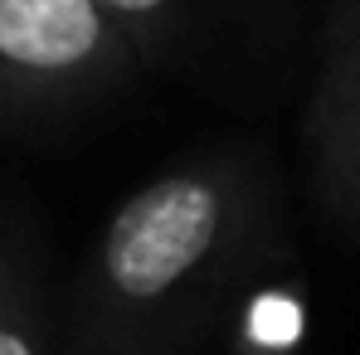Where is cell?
<instances>
[{
    "label": "cell",
    "mask_w": 360,
    "mask_h": 355,
    "mask_svg": "<svg viewBox=\"0 0 360 355\" xmlns=\"http://www.w3.org/2000/svg\"><path fill=\"white\" fill-rule=\"evenodd\" d=\"M302 146L311 200L341 229H360V0H331Z\"/></svg>",
    "instance_id": "3"
},
{
    "label": "cell",
    "mask_w": 360,
    "mask_h": 355,
    "mask_svg": "<svg viewBox=\"0 0 360 355\" xmlns=\"http://www.w3.org/2000/svg\"><path fill=\"white\" fill-rule=\"evenodd\" d=\"M273 234V190L205 156L127 195L63 302V355H200Z\"/></svg>",
    "instance_id": "1"
},
{
    "label": "cell",
    "mask_w": 360,
    "mask_h": 355,
    "mask_svg": "<svg viewBox=\"0 0 360 355\" xmlns=\"http://www.w3.org/2000/svg\"><path fill=\"white\" fill-rule=\"evenodd\" d=\"M103 5L122 20V30L141 44L146 34H156V30L176 25L180 15H190L200 0H103Z\"/></svg>",
    "instance_id": "5"
},
{
    "label": "cell",
    "mask_w": 360,
    "mask_h": 355,
    "mask_svg": "<svg viewBox=\"0 0 360 355\" xmlns=\"http://www.w3.org/2000/svg\"><path fill=\"white\" fill-rule=\"evenodd\" d=\"M0 355H63V302L30 219L0 205Z\"/></svg>",
    "instance_id": "4"
},
{
    "label": "cell",
    "mask_w": 360,
    "mask_h": 355,
    "mask_svg": "<svg viewBox=\"0 0 360 355\" xmlns=\"http://www.w3.org/2000/svg\"><path fill=\"white\" fill-rule=\"evenodd\" d=\"M136 39L103 0H0V98L59 108L127 78Z\"/></svg>",
    "instance_id": "2"
}]
</instances>
